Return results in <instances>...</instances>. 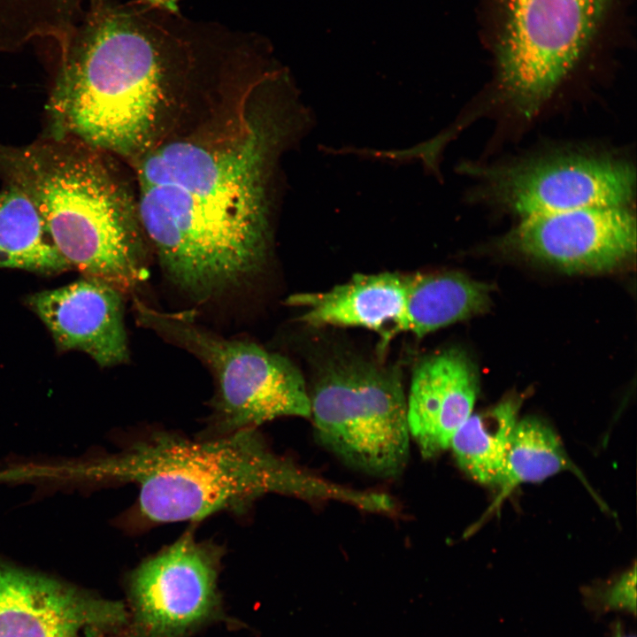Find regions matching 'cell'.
I'll list each match as a JSON object with an SVG mask.
<instances>
[{
	"label": "cell",
	"instance_id": "1",
	"mask_svg": "<svg viewBox=\"0 0 637 637\" xmlns=\"http://www.w3.org/2000/svg\"><path fill=\"white\" fill-rule=\"evenodd\" d=\"M256 134L211 146L180 141L139 169L137 215L168 280L192 301L245 287L267 258Z\"/></svg>",
	"mask_w": 637,
	"mask_h": 637
},
{
	"label": "cell",
	"instance_id": "2",
	"mask_svg": "<svg viewBox=\"0 0 637 637\" xmlns=\"http://www.w3.org/2000/svg\"><path fill=\"white\" fill-rule=\"evenodd\" d=\"M179 0H87L60 50L50 101L54 136L129 154L149 138L172 59L210 23L180 12Z\"/></svg>",
	"mask_w": 637,
	"mask_h": 637
},
{
	"label": "cell",
	"instance_id": "3",
	"mask_svg": "<svg viewBox=\"0 0 637 637\" xmlns=\"http://www.w3.org/2000/svg\"><path fill=\"white\" fill-rule=\"evenodd\" d=\"M97 481L133 483L135 524L196 522L243 514L268 495L359 507L364 492L314 474L275 453L257 428L188 438L157 431L88 467Z\"/></svg>",
	"mask_w": 637,
	"mask_h": 637
},
{
	"label": "cell",
	"instance_id": "4",
	"mask_svg": "<svg viewBox=\"0 0 637 637\" xmlns=\"http://www.w3.org/2000/svg\"><path fill=\"white\" fill-rule=\"evenodd\" d=\"M69 136L0 143V173L35 205L71 268L134 291L149 276L137 211L94 150Z\"/></svg>",
	"mask_w": 637,
	"mask_h": 637
},
{
	"label": "cell",
	"instance_id": "5",
	"mask_svg": "<svg viewBox=\"0 0 637 637\" xmlns=\"http://www.w3.org/2000/svg\"><path fill=\"white\" fill-rule=\"evenodd\" d=\"M137 323L196 357L216 383L208 436L226 434L283 417H311L300 371L257 343L226 338L199 325L192 311H163L134 300Z\"/></svg>",
	"mask_w": 637,
	"mask_h": 637
},
{
	"label": "cell",
	"instance_id": "6",
	"mask_svg": "<svg viewBox=\"0 0 637 637\" xmlns=\"http://www.w3.org/2000/svg\"><path fill=\"white\" fill-rule=\"evenodd\" d=\"M310 400L316 439L346 465L380 479L403 472L411 434L396 368L359 361L330 365Z\"/></svg>",
	"mask_w": 637,
	"mask_h": 637
},
{
	"label": "cell",
	"instance_id": "7",
	"mask_svg": "<svg viewBox=\"0 0 637 637\" xmlns=\"http://www.w3.org/2000/svg\"><path fill=\"white\" fill-rule=\"evenodd\" d=\"M498 81L504 98L533 115L575 66L616 0H492Z\"/></svg>",
	"mask_w": 637,
	"mask_h": 637
},
{
	"label": "cell",
	"instance_id": "8",
	"mask_svg": "<svg viewBox=\"0 0 637 637\" xmlns=\"http://www.w3.org/2000/svg\"><path fill=\"white\" fill-rule=\"evenodd\" d=\"M223 549L193 528L143 560L129 575L131 637H182L219 611Z\"/></svg>",
	"mask_w": 637,
	"mask_h": 637
},
{
	"label": "cell",
	"instance_id": "9",
	"mask_svg": "<svg viewBox=\"0 0 637 637\" xmlns=\"http://www.w3.org/2000/svg\"><path fill=\"white\" fill-rule=\"evenodd\" d=\"M494 198L523 219L560 211L624 206L633 196V170L622 162L561 157L487 172Z\"/></svg>",
	"mask_w": 637,
	"mask_h": 637
},
{
	"label": "cell",
	"instance_id": "10",
	"mask_svg": "<svg viewBox=\"0 0 637 637\" xmlns=\"http://www.w3.org/2000/svg\"><path fill=\"white\" fill-rule=\"evenodd\" d=\"M128 621L122 602L0 561V637H78Z\"/></svg>",
	"mask_w": 637,
	"mask_h": 637
},
{
	"label": "cell",
	"instance_id": "11",
	"mask_svg": "<svg viewBox=\"0 0 637 637\" xmlns=\"http://www.w3.org/2000/svg\"><path fill=\"white\" fill-rule=\"evenodd\" d=\"M507 242L567 272H602L633 255L636 223L623 206L587 207L523 219Z\"/></svg>",
	"mask_w": 637,
	"mask_h": 637
},
{
	"label": "cell",
	"instance_id": "12",
	"mask_svg": "<svg viewBox=\"0 0 637 637\" xmlns=\"http://www.w3.org/2000/svg\"><path fill=\"white\" fill-rule=\"evenodd\" d=\"M123 292L84 277L28 298L30 308L50 332L58 347L85 352L101 366L128 360Z\"/></svg>",
	"mask_w": 637,
	"mask_h": 637
},
{
	"label": "cell",
	"instance_id": "13",
	"mask_svg": "<svg viewBox=\"0 0 637 637\" xmlns=\"http://www.w3.org/2000/svg\"><path fill=\"white\" fill-rule=\"evenodd\" d=\"M479 392L475 369L458 349L433 355L415 368L407 397L411 438L421 456L449 449L457 429L471 416Z\"/></svg>",
	"mask_w": 637,
	"mask_h": 637
},
{
	"label": "cell",
	"instance_id": "14",
	"mask_svg": "<svg viewBox=\"0 0 637 637\" xmlns=\"http://www.w3.org/2000/svg\"><path fill=\"white\" fill-rule=\"evenodd\" d=\"M408 280L409 275L392 272L357 274L328 291L292 295L287 303L302 308L299 320L311 326L364 327L380 332L398 318Z\"/></svg>",
	"mask_w": 637,
	"mask_h": 637
},
{
	"label": "cell",
	"instance_id": "15",
	"mask_svg": "<svg viewBox=\"0 0 637 637\" xmlns=\"http://www.w3.org/2000/svg\"><path fill=\"white\" fill-rule=\"evenodd\" d=\"M489 288L456 272L410 274L402 311L386 333L422 337L486 310Z\"/></svg>",
	"mask_w": 637,
	"mask_h": 637
},
{
	"label": "cell",
	"instance_id": "16",
	"mask_svg": "<svg viewBox=\"0 0 637 637\" xmlns=\"http://www.w3.org/2000/svg\"><path fill=\"white\" fill-rule=\"evenodd\" d=\"M0 267L58 273L70 265L33 202L18 188L0 191Z\"/></svg>",
	"mask_w": 637,
	"mask_h": 637
},
{
	"label": "cell",
	"instance_id": "17",
	"mask_svg": "<svg viewBox=\"0 0 637 637\" xmlns=\"http://www.w3.org/2000/svg\"><path fill=\"white\" fill-rule=\"evenodd\" d=\"M519 407L517 398H507L486 411L472 413L455 433L449 449L458 466L473 480L498 486Z\"/></svg>",
	"mask_w": 637,
	"mask_h": 637
},
{
	"label": "cell",
	"instance_id": "18",
	"mask_svg": "<svg viewBox=\"0 0 637 637\" xmlns=\"http://www.w3.org/2000/svg\"><path fill=\"white\" fill-rule=\"evenodd\" d=\"M570 471L588 486L569 457L555 431L541 419H518L513 430L499 492L487 513L497 510L502 502L520 484L540 482L559 472Z\"/></svg>",
	"mask_w": 637,
	"mask_h": 637
},
{
	"label": "cell",
	"instance_id": "19",
	"mask_svg": "<svg viewBox=\"0 0 637 637\" xmlns=\"http://www.w3.org/2000/svg\"><path fill=\"white\" fill-rule=\"evenodd\" d=\"M87 0H0V51H15L31 41L65 47L82 19Z\"/></svg>",
	"mask_w": 637,
	"mask_h": 637
},
{
	"label": "cell",
	"instance_id": "20",
	"mask_svg": "<svg viewBox=\"0 0 637 637\" xmlns=\"http://www.w3.org/2000/svg\"><path fill=\"white\" fill-rule=\"evenodd\" d=\"M591 601L602 610H623L636 614V565L624 572L616 580L590 595Z\"/></svg>",
	"mask_w": 637,
	"mask_h": 637
},
{
	"label": "cell",
	"instance_id": "21",
	"mask_svg": "<svg viewBox=\"0 0 637 637\" xmlns=\"http://www.w3.org/2000/svg\"><path fill=\"white\" fill-rule=\"evenodd\" d=\"M125 628V627H124ZM78 637H131L128 630L120 629H89Z\"/></svg>",
	"mask_w": 637,
	"mask_h": 637
},
{
	"label": "cell",
	"instance_id": "22",
	"mask_svg": "<svg viewBox=\"0 0 637 637\" xmlns=\"http://www.w3.org/2000/svg\"><path fill=\"white\" fill-rule=\"evenodd\" d=\"M611 637H635L634 635L626 633L620 624H617L612 631Z\"/></svg>",
	"mask_w": 637,
	"mask_h": 637
}]
</instances>
